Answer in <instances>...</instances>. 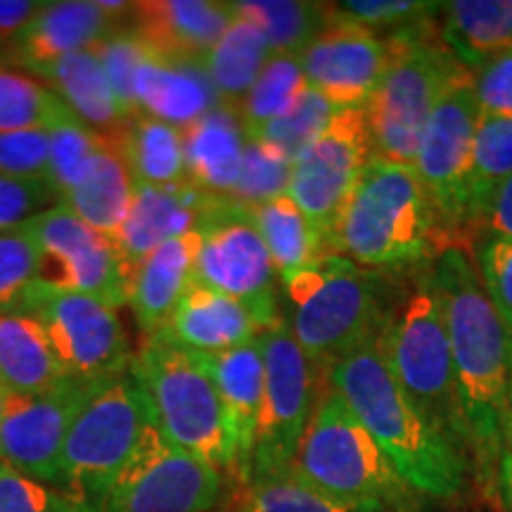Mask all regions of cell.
Masks as SVG:
<instances>
[{"instance_id": "obj_10", "label": "cell", "mask_w": 512, "mask_h": 512, "mask_svg": "<svg viewBox=\"0 0 512 512\" xmlns=\"http://www.w3.org/2000/svg\"><path fill=\"white\" fill-rule=\"evenodd\" d=\"M259 347L264 351L266 382L249 482L292 470L325 382L292 337L285 318L261 332Z\"/></svg>"}, {"instance_id": "obj_43", "label": "cell", "mask_w": 512, "mask_h": 512, "mask_svg": "<svg viewBox=\"0 0 512 512\" xmlns=\"http://www.w3.org/2000/svg\"><path fill=\"white\" fill-rule=\"evenodd\" d=\"M335 112L337 110L330 105V100H325L323 95L309 86L283 117L275 119L273 124L261 128L259 133L249 138L264 140V143L283 152L287 159L294 162L328 128Z\"/></svg>"}, {"instance_id": "obj_32", "label": "cell", "mask_w": 512, "mask_h": 512, "mask_svg": "<svg viewBox=\"0 0 512 512\" xmlns=\"http://www.w3.org/2000/svg\"><path fill=\"white\" fill-rule=\"evenodd\" d=\"M271 55V46L261 29L235 12L233 22L202 60L204 72L214 83L221 105L238 110Z\"/></svg>"}, {"instance_id": "obj_25", "label": "cell", "mask_w": 512, "mask_h": 512, "mask_svg": "<svg viewBox=\"0 0 512 512\" xmlns=\"http://www.w3.org/2000/svg\"><path fill=\"white\" fill-rule=\"evenodd\" d=\"M200 233H185L157 247L128 280V306L145 337L169 328L178 302L192 283Z\"/></svg>"}, {"instance_id": "obj_26", "label": "cell", "mask_w": 512, "mask_h": 512, "mask_svg": "<svg viewBox=\"0 0 512 512\" xmlns=\"http://www.w3.org/2000/svg\"><path fill=\"white\" fill-rule=\"evenodd\" d=\"M136 98L138 114L155 117L181 131L221 107L219 93L202 62L162 60L152 53L140 67Z\"/></svg>"}, {"instance_id": "obj_30", "label": "cell", "mask_w": 512, "mask_h": 512, "mask_svg": "<svg viewBox=\"0 0 512 512\" xmlns=\"http://www.w3.org/2000/svg\"><path fill=\"white\" fill-rule=\"evenodd\" d=\"M105 140L128 166L136 183H185L181 128L164 124L147 114H133L121 124L119 131H114Z\"/></svg>"}, {"instance_id": "obj_50", "label": "cell", "mask_w": 512, "mask_h": 512, "mask_svg": "<svg viewBox=\"0 0 512 512\" xmlns=\"http://www.w3.org/2000/svg\"><path fill=\"white\" fill-rule=\"evenodd\" d=\"M41 8V0H0V48H15Z\"/></svg>"}, {"instance_id": "obj_7", "label": "cell", "mask_w": 512, "mask_h": 512, "mask_svg": "<svg viewBox=\"0 0 512 512\" xmlns=\"http://www.w3.org/2000/svg\"><path fill=\"white\" fill-rule=\"evenodd\" d=\"M392 48L389 67L366 110L377 157L413 166L427 119L446 93L472 74L441 41L437 17L384 36Z\"/></svg>"}, {"instance_id": "obj_46", "label": "cell", "mask_w": 512, "mask_h": 512, "mask_svg": "<svg viewBox=\"0 0 512 512\" xmlns=\"http://www.w3.org/2000/svg\"><path fill=\"white\" fill-rule=\"evenodd\" d=\"M484 292L512 337V240L486 238L475 254Z\"/></svg>"}, {"instance_id": "obj_3", "label": "cell", "mask_w": 512, "mask_h": 512, "mask_svg": "<svg viewBox=\"0 0 512 512\" xmlns=\"http://www.w3.org/2000/svg\"><path fill=\"white\" fill-rule=\"evenodd\" d=\"M448 245L413 166L373 155L332 228L328 252L377 273L432 264Z\"/></svg>"}, {"instance_id": "obj_2", "label": "cell", "mask_w": 512, "mask_h": 512, "mask_svg": "<svg viewBox=\"0 0 512 512\" xmlns=\"http://www.w3.org/2000/svg\"><path fill=\"white\" fill-rule=\"evenodd\" d=\"M325 387L342 396L415 494L434 501H453L463 494L467 453L403 392L375 342L337 361Z\"/></svg>"}, {"instance_id": "obj_11", "label": "cell", "mask_w": 512, "mask_h": 512, "mask_svg": "<svg viewBox=\"0 0 512 512\" xmlns=\"http://www.w3.org/2000/svg\"><path fill=\"white\" fill-rule=\"evenodd\" d=\"M192 283L247 304L264 330L283 320L280 280L247 209L214 200L204 211Z\"/></svg>"}, {"instance_id": "obj_48", "label": "cell", "mask_w": 512, "mask_h": 512, "mask_svg": "<svg viewBox=\"0 0 512 512\" xmlns=\"http://www.w3.org/2000/svg\"><path fill=\"white\" fill-rule=\"evenodd\" d=\"M0 176L48 178L46 128L0 133Z\"/></svg>"}, {"instance_id": "obj_54", "label": "cell", "mask_w": 512, "mask_h": 512, "mask_svg": "<svg viewBox=\"0 0 512 512\" xmlns=\"http://www.w3.org/2000/svg\"><path fill=\"white\" fill-rule=\"evenodd\" d=\"M12 399H15V394H12L8 387H3V384H0V422H3L5 413H8Z\"/></svg>"}, {"instance_id": "obj_24", "label": "cell", "mask_w": 512, "mask_h": 512, "mask_svg": "<svg viewBox=\"0 0 512 512\" xmlns=\"http://www.w3.org/2000/svg\"><path fill=\"white\" fill-rule=\"evenodd\" d=\"M166 332L195 354H223L259 339L264 325L247 304L190 283Z\"/></svg>"}, {"instance_id": "obj_37", "label": "cell", "mask_w": 512, "mask_h": 512, "mask_svg": "<svg viewBox=\"0 0 512 512\" xmlns=\"http://www.w3.org/2000/svg\"><path fill=\"white\" fill-rule=\"evenodd\" d=\"M306 88L309 83H306L299 55H271L238 107L247 136H254L261 128L283 117Z\"/></svg>"}, {"instance_id": "obj_15", "label": "cell", "mask_w": 512, "mask_h": 512, "mask_svg": "<svg viewBox=\"0 0 512 512\" xmlns=\"http://www.w3.org/2000/svg\"><path fill=\"white\" fill-rule=\"evenodd\" d=\"M366 110H337L313 143L292 162L287 197L304 211L328 252L332 228L373 159Z\"/></svg>"}, {"instance_id": "obj_8", "label": "cell", "mask_w": 512, "mask_h": 512, "mask_svg": "<svg viewBox=\"0 0 512 512\" xmlns=\"http://www.w3.org/2000/svg\"><path fill=\"white\" fill-rule=\"evenodd\" d=\"M131 370L152 403L159 432L233 482V439L219 389L202 356L181 347L164 330L143 339Z\"/></svg>"}, {"instance_id": "obj_14", "label": "cell", "mask_w": 512, "mask_h": 512, "mask_svg": "<svg viewBox=\"0 0 512 512\" xmlns=\"http://www.w3.org/2000/svg\"><path fill=\"white\" fill-rule=\"evenodd\" d=\"M479 107L475 76L446 93L422 131L413 169L437 211L448 245L467 235V185L475 147Z\"/></svg>"}, {"instance_id": "obj_31", "label": "cell", "mask_w": 512, "mask_h": 512, "mask_svg": "<svg viewBox=\"0 0 512 512\" xmlns=\"http://www.w3.org/2000/svg\"><path fill=\"white\" fill-rule=\"evenodd\" d=\"M133 192H136V181L131 171L105 140V147L91 171L72 192L64 195L62 204H67L83 223L98 230L100 235L114 240L126 221Z\"/></svg>"}, {"instance_id": "obj_19", "label": "cell", "mask_w": 512, "mask_h": 512, "mask_svg": "<svg viewBox=\"0 0 512 512\" xmlns=\"http://www.w3.org/2000/svg\"><path fill=\"white\" fill-rule=\"evenodd\" d=\"M233 3L150 0L133 3L126 27L152 55L174 62H202L233 22Z\"/></svg>"}, {"instance_id": "obj_34", "label": "cell", "mask_w": 512, "mask_h": 512, "mask_svg": "<svg viewBox=\"0 0 512 512\" xmlns=\"http://www.w3.org/2000/svg\"><path fill=\"white\" fill-rule=\"evenodd\" d=\"M512 178V117H479L467 185V235L475 233L496 192Z\"/></svg>"}, {"instance_id": "obj_27", "label": "cell", "mask_w": 512, "mask_h": 512, "mask_svg": "<svg viewBox=\"0 0 512 512\" xmlns=\"http://www.w3.org/2000/svg\"><path fill=\"white\" fill-rule=\"evenodd\" d=\"M76 382L62 368L50 339L29 313L0 316V384L19 396L50 394Z\"/></svg>"}, {"instance_id": "obj_18", "label": "cell", "mask_w": 512, "mask_h": 512, "mask_svg": "<svg viewBox=\"0 0 512 512\" xmlns=\"http://www.w3.org/2000/svg\"><path fill=\"white\" fill-rule=\"evenodd\" d=\"M389 57L384 36L328 17V27L299 53V62L306 83L335 110H361L380 86Z\"/></svg>"}, {"instance_id": "obj_22", "label": "cell", "mask_w": 512, "mask_h": 512, "mask_svg": "<svg viewBox=\"0 0 512 512\" xmlns=\"http://www.w3.org/2000/svg\"><path fill=\"white\" fill-rule=\"evenodd\" d=\"M119 29L117 19L107 15L100 3L91 0L43 3L41 12L19 38L12 53L24 72L38 76L62 57L98 48Z\"/></svg>"}, {"instance_id": "obj_16", "label": "cell", "mask_w": 512, "mask_h": 512, "mask_svg": "<svg viewBox=\"0 0 512 512\" xmlns=\"http://www.w3.org/2000/svg\"><path fill=\"white\" fill-rule=\"evenodd\" d=\"M41 252V285L86 294L114 309L128 304V273L114 242L83 223L67 204L27 223Z\"/></svg>"}, {"instance_id": "obj_13", "label": "cell", "mask_w": 512, "mask_h": 512, "mask_svg": "<svg viewBox=\"0 0 512 512\" xmlns=\"http://www.w3.org/2000/svg\"><path fill=\"white\" fill-rule=\"evenodd\" d=\"M223 498L226 477L171 444L155 420L102 512H219Z\"/></svg>"}, {"instance_id": "obj_4", "label": "cell", "mask_w": 512, "mask_h": 512, "mask_svg": "<svg viewBox=\"0 0 512 512\" xmlns=\"http://www.w3.org/2000/svg\"><path fill=\"white\" fill-rule=\"evenodd\" d=\"M375 347L415 406L470 456L432 264L392 275Z\"/></svg>"}, {"instance_id": "obj_36", "label": "cell", "mask_w": 512, "mask_h": 512, "mask_svg": "<svg viewBox=\"0 0 512 512\" xmlns=\"http://www.w3.org/2000/svg\"><path fill=\"white\" fill-rule=\"evenodd\" d=\"M48 133V178L50 188L57 192L60 202L86 178L95 159L105 147V138L88 128L60 100L53 117L46 124Z\"/></svg>"}, {"instance_id": "obj_9", "label": "cell", "mask_w": 512, "mask_h": 512, "mask_svg": "<svg viewBox=\"0 0 512 512\" xmlns=\"http://www.w3.org/2000/svg\"><path fill=\"white\" fill-rule=\"evenodd\" d=\"M152 425L155 411L133 370L95 387L62 451L57 489L72 498L76 512H102Z\"/></svg>"}, {"instance_id": "obj_1", "label": "cell", "mask_w": 512, "mask_h": 512, "mask_svg": "<svg viewBox=\"0 0 512 512\" xmlns=\"http://www.w3.org/2000/svg\"><path fill=\"white\" fill-rule=\"evenodd\" d=\"M444 309L453 373L470 456L484 479H498L505 451L510 335L486 297L472 249L446 245L432 261Z\"/></svg>"}, {"instance_id": "obj_55", "label": "cell", "mask_w": 512, "mask_h": 512, "mask_svg": "<svg viewBox=\"0 0 512 512\" xmlns=\"http://www.w3.org/2000/svg\"><path fill=\"white\" fill-rule=\"evenodd\" d=\"M501 470L512 472V456H508V453H505V456L501 458ZM501 470H498V472H501Z\"/></svg>"}, {"instance_id": "obj_52", "label": "cell", "mask_w": 512, "mask_h": 512, "mask_svg": "<svg viewBox=\"0 0 512 512\" xmlns=\"http://www.w3.org/2000/svg\"><path fill=\"white\" fill-rule=\"evenodd\" d=\"M505 451L503 456L508 453L512 456V337H510V363H508V401H505Z\"/></svg>"}, {"instance_id": "obj_42", "label": "cell", "mask_w": 512, "mask_h": 512, "mask_svg": "<svg viewBox=\"0 0 512 512\" xmlns=\"http://www.w3.org/2000/svg\"><path fill=\"white\" fill-rule=\"evenodd\" d=\"M41 283V252L27 226L0 235V316L24 313Z\"/></svg>"}, {"instance_id": "obj_39", "label": "cell", "mask_w": 512, "mask_h": 512, "mask_svg": "<svg viewBox=\"0 0 512 512\" xmlns=\"http://www.w3.org/2000/svg\"><path fill=\"white\" fill-rule=\"evenodd\" d=\"M60 98L36 76L0 67V133L46 128Z\"/></svg>"}, {"instance_id": "obj_17", "label": "cell", "mask_w": 512, "mask_h": 512, "mask_svg": "<svg viewBox=\"0 0 512 512\" xmlns=\"http://www.w3.org/2000/svg\"><path fill=\"white\" fill-rule=\"evenodd\" d=\"M98 384L69 382L50 394H15L0 422V465L36 482L60 486L62 451L76 415Z\"/></svg>"}, {"instance_id": "obj_53", "label": "cell", "mask_w": 512, "mask_h": 512, "mask_svg": "<svg viewBox=\"0 0 512 512\" xmlns=\"http://www.w3.org/2000/svg\"><path fill=\"white\" fill-rule=\"evenodd\" d=\"M498 482H501L505 501H508V505L512 508V472H505V470L498 472Z\"/></svg>"}, {"instance_id": "obj_56", "label": "cell", "mask_w": 512, "mask_h": 512, "mask_svg": "<svg viewBox=\"0 0 512 512\" xmlns=\"http://www.w3.org/2000/svg\"><path fill=\"white\" fill-rule=\"evenodd\" d=\"M219 512H226V510H219Z\"/></svg>"}, {"instance_id": "obj_49", "label": "cell", "mask_w": 512, "mask_h": 512, "mask_svg": "<svg viewBox=\"0 0 512 512\" xmlns=\"http://www.w3.org/2000/svg\"><path fill=\"white\" fill-rule=\"evenodd\" d=\"M475 100L479 117H512V48L477 69Z\"/></svg>"}, {"instance_id": "obj_5", "label": "cell", "mask_w": 512, "mask_h": 512, "mask_svg": "<svg viewBox=\"0 0 512 512\" xmlns=\"http://www.w3.org/2000/svg\"><path fill=\"white\" fill-rule=\"evenodd\" d=\"M392 275L323 254L280 283L287 328L323 380L337 361L380 335Z\"/></svg>"}, {"instance_id": "obj_44", "label": "cell", "mask_w": 512, "mask_h": 512, "mask_svg": "<svg viewBox=\"0 0 512 512\" xmlns=\"http://www.w3.org/2000/svg\"><path fill=\"white\" fill-rule=\"evenodd\" d=\"M95 53L100 57L102 69H105L107 81H110L112 91L117 95L121 110H124L126 117L138 114L136 83L140 67L145 64L150 50H147L131 31L119 29L114 31L112 36H107L105 41L95 48Z\"/></svg>"}, {"instance_id": "obj_47", "label": "cell", "mask_w": 512, "mask_h": 512, "mask_svg": "<svg viewBox=\"0 0 512 512\" xmlns=\"http://www.w3.org/2000/svg\"><path fill=\"white\" fill-rule=\"evenodd\" d=\"M0 512H76V505L57 486L0 465Z\"/></svg>"}, {"instance_id": "obj_45", "label": "cell", "mask_w": 512, "mask_h": 512, "mask_svg": "<svg viewBox=\"0 0 512 512\" xmlns=\"http://www.w3.org/2000/svg\"><path fill=\"white\" fill-rule=\"evenodd\" d=\"M57 204L60 197L46 178L0 176V235L24 228L38 214Z\"/></svg>"}, {"instance_id": "obj_23", "label": "cell", "mask_w": 512, "mask_h": 512, "mask_svg": "<svg viewBox=\"0 0 512 512\" xmlns=\"http://www.w3.org/2000/svg\"><path fill=\"white\" fill-rule=\"evenodd\" d=\"M185 183L211 200H226L238 183L247 128L235 107H216L183 128Z\"/></svg>"}, {"instance_id": "obj_41", "label": "cell", "mask_w": 512, "mask_h": 512, "mask_svg": "<svg viewBox=\"0 0 512 512\" xmlns=\"http://www.w3.org/2000/svg\"><path fill=\"white\" fill-rule=\"evenodd\" d=\"M441 8L444 3H425V0H344V3H328V17L332 22L373 31L377 36H392L396 31L439 17Z\"/></svg>"}, {"instance_id": "obj_12", "label": "cell", "mask_w": 512, "mask_h": 512, "mask_svg": "<svg viewBox=\"0 0 512 512\" xmlns=\"http://www.w3.org/2000/svg\"><path fill=\"white\" fill-rule=\"evenodd\" d=\"M24 313L43 325L50 347L72 380L102 384L131 373L136 356L114 306L38 283Z\"/></svg>"}, {"instance_id": "obj_38", "label": "cell", "mask_w": 512, "mask_h": 512, "mask_svg": "<svg viewBox=\"0 0 512 512\" xmlns=\"http://www.w3.org/2000/svg\"><path fill=\"white\" fill-rule=\"evenodd\" d=\"M226 512H366L349 508L302 482L292 470L252 479L230 491Z\"/></svg>"}, {"instance_id": "obj_21", "label": "cell", "mask_w": 512, "mask_h": 512, "mask_svg": "<svg viewBox=\"0 0 512 512\" xmlns=\"http://www.w3.org/2000/svg\"><path fill=\"white\" fill-rule=\"evenodd\" d=\"M209 375L219 389L228 432L235 451V475L230 491L242 489L249 482L254 456L256 425H259L261 403H264L266 363L259 339L242 344L223 354H200Z\"/></svg>"}, {"instance_id": "obj_28", "label": "cell", "mask_w": 512, "mask_h": 512, "mask_svg": "<svg viewBox=\"0 0 512 512\" xmlns=\"http://www.w3.org/2000/svg\"><path fill=\"white\" fill-rule=\"evenodd\" d=\"M36 79L46 83L83 124L100 133L102 138L119 131L121 124L128 119L110 81H107L95 48L62 57L60 62L38 74Z\"/></svg>"}, {"instance_id": "obj_40", "label": "cell", "mask_w": 512, "mask_h": 512, "mask_svg": "<svg viewBox=\"0 0 512 512\" xmlns=\"http://www.w3.org/2000/svg\"><path fill=\"white\" fill-rule=\"evenodd\" d=\"M292 159L278 152L264 140L247 138L245 157H242L240 176L230 192L228 202L235 207L252 209L275 197L287 195L290 185Z\"/></svg>"}, {"instance_id": "obj_20", "label": "cell", "mask_w": 512, "mask_h": 512, "mask_svg": "<svg viewBox=\"0 0 512 512\" xmlns=\"http://www.w3.org/2000/svg\"><path fill=\"white\" fill-rule=\"evenodd\" d=\"M211 202H214L211 197L197 192L188 183H136L124 226L112 240L128 278L164 242L181 238L185 233H195Z\"/></svg>"}, {"instance_id": "obj_33", "label": "cell", "mask_w": 512, "mask_h": 512, "mask_svg": "<svg viewBox=\"0 0 512 512\" xmlns=\"http://www.w3.org/2000/svg\"><path fill=\"white\" fill-rule=\"evenodd\" d=\"M247 214L271 254L280 283L325 254L318 230L287 195L247 209Z\"/></svg>"}, {"instance_id": "obj_29", "label": "cell", "mask_w": 512, "mask_h": 512, "mask_svg": "<svg viewBox=\"0 0 512 512\" xmlns=\"http://www.w3.org/2000/svg\"><path fill=\"white\" fill-rule=\"evenodd\" d=\"M439 34L472 74L512 48V0H451L439 15Z\"/></svg>"}, {"instance_id": "obj_51", "label": "cell", "mask_w": 512, "mask_h": 512, "mask_svg": "<svg viewBox=\"0 0 512 512\" xmlns=\"http://www.w3.org/2000/svg\"><path fill=\"white\" fill-rule=\"evenodd\" d=\"M477 230H484L489 238L512 240V178L496 192Z\"/></svg>"}, {"instance_id": "obj_6", "label": "cell", "mask_w": 512, "mask_h": 512, "mask_svg": "<svg viewBox=\"0 0 512 512\" xmlns=\"http://www.w3.org/2000/svg\"><path fill=\"white\" fill-rule=\"evenodd\" d=\"M292 472L356 510L415 512L420 503V494L403 482L342 396L328 387L311 415Z\"/></svg>"}, {"instance_id": "obj_35", "label": "cell", "mask_w": 512, "mask_h": 512, "mask_svg": "<svg viewBox=\"0 0 512 512\" xmlns=\"http://www.w3.org/2000/svg\"><path fill=\"white\" fill-rule=\"evenodd\" d=\"M233 10L261 29L273 55H299L328 27V3L238 0Z\"/></svg>"}]
</instances>
